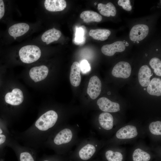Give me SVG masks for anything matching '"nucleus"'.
<instances>
[{
    "label": "nucleus",
    "mask_w": 161,
    "mask_h": 161,
    "mask_svg": "<svg viewBox=\"0 0 161 161\" xmlns=\"http://www.w3.org/2000/svg\"><path fill=\"white\" fill-rule=\"evenodd\" d=\"M131 70V66L129 63L121 61L114 66L112 71V74L116 78H126L130 75Z\"/></svg>",
    "instance_id": "obj_3"
},
{
    "label": "nucleus",
    "mask_w": 161,
    "mask_h": 161,
    "mask_svg": "<svg viewBox=\"0 0 161 161\" xmlns=\"http://www.w3.org/2000/svg\"><path fill=\"white\" fill-rule=\"evenodd\" d=\"M96 151L95 147L93 145L88 144L82 148L79 152L80 158L83 160H87L90 159Z\"/></svg>",
    "instance_id": "obj_22"
},
{
    "label": "nucleus",
    "mask_w": 161,
    "mask_h": 161,
    "mask_svg": "<svg viewBox=\"0 0 161 161\" xmlns=\"http://www.w3.org/2000/svg\"><path fill=\"white\" fill-rule=\"evenodd\" d=\"M80 66V70L84 74L87 73L90 70V64L86 60H83L81 61Z\"/></svg>",
    "instance_id": "obj_27"
},
{
    "label": "nucleus",
    "mask_w": 161,
    "mask_h": 161,
    "mask_svg": "<svg viewBox=\"0 0 161 161\" xmlns=\"http://www.w3.org/2000/svg\"><path fill=\"white\" fill-rule=\"evenodd\" d=\"M136 127L132 125H128L119 129L116 133V136L119 139H130L137 135Z\"/></svg>",
    "instance_id": "obj_12"
},
{
    "label": "nucleus",
    "mask_w": 161,
    "mask_h": 161,
    "mask_svg": "<svg viewBox=\"0 0 161 161\" xmlns=\"http://www.w3.org/2000/svg\"><path fill=\"white\" fill-rule=\"evenodd\" d=\"M61 35V32L55 28L49 29L42 34L41 39L43 41L48 44L58 40Z\"/></svg>",
    "instance_id": "obj_16"
},
{
    "label": "nucleus",
    "mask_w": 161,
    "mask_h": 161,
    "mask_svg": "<svg viewBox=\"0 0 161 161\" xmlns=\"http://www.w3.org/2000/svg\"><path fill=\"white\" fill-rule=\"evenodd\" d=\"M97 104L100 109L105 112H114L120 110V105L118 103L112 102L106 97L99 98Z\"/></svg>",
    "instance_id": "obj_7"
},
{
    "label": "nucleus",
    "mask_w": 161,
    "mask_h": 161,
    "mask_svg": "<svg viewBox=\"0 0 161 161\" xmlns=\"http://www.w3.org/2000/svg\"><path fill=\"white\" fill-rule=\"evenodd\" d=\"M43 161H48V160H44Z\"/></svg>",
    "instance_id": "obj_33"
},
{
    "label": "nucleus",
    "mask_w": 161,
    "mask_h": 161,
    "mask_svg": "<svg viewBox=\"0 0 161 161\" xmlns=\"http://www.w3.org/2000/svg\"><path fill=\"white\" fill-rule=\"evenodd\" d=\"M5 102L10 105L17 106L21 104L24 100L23 93L21 90L13 89L11 92L7 93L4 97Z\"/></svg>",
    "instance_id": "obj_6"
},
{
    "label": "nucleus",
    "mask_w": 161,
    "mask_h": 161,
    "mask_svg": "<svg viewBox=\"0 0 161 161\" xmlns=\"http://www.w3.org/2000/svg\"><path fill=\"white\" fill-rule=\"evenodd\" d=\"M147 91L152 95L159 96L161 95V80L158 78H154L148 86Z\"/></svg>",
    "instance_id": "obj_17"
},
{
    "label": "nucleus",
    "mask_w": 161,
    "mask_h": 161,
    "mask_svg": "<svg viewBox=\"0 0 161 161\" xmlns=\"http://www.w3.org/2000/svg\"><path fill=\"white\" fill-rule=\"evenodd\" d=\"M49 72L48 67L45 65L34 67L30 69L29 75L31 78L35 82L44 79Z\"/></svg>",
    "instance_id": "obj_9"
},
{
    "label": "nucleus",
    "mask_w": 161,
    "mask_h": 161,
    "mask_svg": "<svg viewBox=\"0 0 161 161\" xmlns=\"http://www.w3.org/2000/svg\"><path fill=\"white\" fill-rule=\"evenodd\" d=\"M102 84L100 79L94 75L90 78L87 89V92L92 99L96 98L100 95Z\"/></svg>",
    "instance_id": "obj_5"
},
{
    "label": "nucleus",
    "mask_w": 161,
    "mask_h": 161,
    "mask_svg": "<svg viewBox=\"0 0 161 161\" xmlns=\"http://www.w3.org/2000/svg\"><path fill=\"white\" fill-rule=\"evenodd\" d=\"M110 34L109 30L105 29H92L89 33V35L94 39L101 41L106 40Z\"/></svg>",
    "instance_id": "obj_21"
},
{
    "label": "nucleus",
    "mask_w": 161,
    "mask_h": 161,
    "mask_svg": "<svg viewBox=\"0 0 161 161\" xmlns=\"http://www.w3.org/2000/svg\"><path fill=\"white\" fill-rule=\"evenodd\" d=\"M80 18L86 23L91 22H100L102 19V16L92 10H86L82 12Z\"/></svg>",
    "instance_id": "obj_20"
},
{
    "label": "nucleus",
    "mask_w": 161,
    "mask_h": 161,
    "mask_svg": "<svg viewBox=\"0 0 161 161\" xmlns=\"http://www.w3.org/2000/svg\"><path fill=\"white\" fill-rule=\"evenodd\" d=\"M80 64L77 61L73 62L71 67L70 81L71 84L75 87L79 85L81 80Z\"/></svg>",
    "instance_id": "obj_11"
},
{
    "label": "nucleus",
    "mask_w": 161,
    "mask_h": 161,
    "mask_svg": "<svg viewBox=\"0 0 161 161\" xmlns=\"http://www.w3.org/2000/svg\"><path fill=\"white\" fill-rule=\"evenodd\" d=\"M105 156L108 161H122L123 158V155L120 152H114L111 150L107 151Z\"/></svg>",
    "instance_id": "obj_25"
},
{
    "label": "nucleus",
    "mask_w": 161,
    "mask_h": 161,
    "mask_svg": "<svg viewBox=\"0 0 161 161\" xmlns=\"http://www.w3.org/2000/svg\"><path fill=\"white\" fill-rule=\"evenodd\" d=\"M144 90H146V88H144Z\"/></svg>",
    "instance_id": "obj_34"
},
{
    "label": "nucleus",
    "mask_w": 161,
    "mask_h": 161,
    "mask_svg": "<svg viewBox=\"0 0 161 161\" xmlns=\"http://www.w3.org/2000/svg\"><path fill=\"white\" fill-rule=\"evenodd\" d=\"M7 141L6 135L4 134H0V145L4 143Z\"/></svg>",
    "instance_id": "obj_31"
},
{
    "label": "nucleus",
    "mask_w": 161,
    "mask_h": 161,
    "mask_svg": "<svg viewBox=\"0 0 161 161\" xmlns=\"http://www.w3.org/2000/svg\"><path fill=\"white\" fill-rule=\"evenodd\" d=\"M149 64L151 67L154 69L155 74L158 76H161V61L157 58H154L151 59Z\"/></svg>",
    "instance_id": "obj_24"
},
{
    "label": "nucleus",
    "mask_w": 161,
    "mask_h": 161,
    "mask_svg": "<svg viewBox=\"0 0 161 161\" xmlns=\"http://www.w3.org/2000/svg\"><path fill=\"white\" fill-rule=\"evenodd\" d=\"M9 143L11 148L19 152L20 161H35L32 155L29 151L30 147L21 145L13 138L12 139Z\"/></svg>",
    "instance_id": "obj_2"
},
{
    "label": "nucleus",
    "mask_w": 161,
    "mask_h": 161,
    "mask_svg": "<svg viewBox=\"0 0 161 161\" xmlns=\"http://www.w3.org/2000/svg\"><path fill=\"white\" fill-rule=\"evenodd\" d=\"M83 38V32L82 30L79 29L77 30L75 39L77 41L80 42L82 41Z\"/></svg>",
    "instance_id": "obj_29"
},
{
    "label": "nucleus",
    "mask_w": 161,
    "mask_h": 161,
    "mask_svg": "<svg viewBox=\"0 0 161 161\" xmlns=\"http://www.w3.org/2000/svg\"><path fill=\"white\" fill-rule=\"evenodd\" d=\"M95 5H96V3H95Z\"/></svg>",
    "instance_id": "obj_35"
},
{
    "label": "nucleus",
    "mask_w": 161,
    "mask_h": 161,
    "mask_svg": "<svg viewBox=\"0 0 161 161\" xmlns=\"http://www.w3.org/2000/svg\"><path fill=\"white\" fill-rule=\"evenodd\" d=\"M132 157L133 161H149L151 158L149 154L140 148L135 150Z\"/></svg>",
    "instance_id": "obj_23"
},
{
    "label": "nucleus",
    "mask_w": 161,
    "mask_h": 161,
    "mask_svg": "<svg viewBox=\"0 0 161 161\" xmlns=\"http://www.w3.org/2000/svg\"><path fill=\"white\" fill-rule=\"evenodd\" d=\"M19 55L22 62L30 64L36 61L40 58L41 52L38 46L28 45L23 46L20 49Z\"/></svg>",
    "instance_id": "obj_1"
},
{
    "label": "nucleus",
    "mask_w": 161,
    "mask_h": 161,
    "mask_svg": "<svg viewBox=\"0 0 161 161\" xmlns=\"http://www.w3.org/2000/svg\"><path fill=\"white\" fill-rule=\"evenodd\" d=\"M72 137V131L69 129H65L61 131L54 138V143L56 145H60L70 142Z\"/></svg>",
    "instance_id": "obj_13"
},
{
    "label": "nucleus",
    "mask_w": 161,
    "mask_h": 161,
    "mask_svg": "<svg viewBox=\"0 0 161 161\" xmlns=\"http://www.w3.org/2000/svg\"><path fill=\"white\" fill-rule=\"evenodd\" d=\"M99 121L100 125L105 129L109 130L113 128V117L108 112H104L100 114L99 117Z\"/></svg>",
    "instance_id": "obj_18"
},
{
    "label": "nucleus",
    "mask_w": 161,
    "mask_h": 161,
    "mask_svg": "<svg viewBox=\"0 0 161 161\" xmlns=\"http://www.w3.org/2000/svg\"><path fill=\"white\" fill-rule=\"evenodd\" d=\"M149 32L148 27L144 24H138L134 26L131 29L129 38L132 41H140L147 36Z\"/></svg>",
    "instance_id": "obj_4"
},
{
    "label": "nucleus",
    "mask_w": 161,
    "mask_h": 161,
    "mask_svg": "<svg viewBox=\"0 0 161 161\" xmlns=\"http://www.w3.org/2000/svg\"><path fill=\"white\" fill-rule=\"evenodd\" d=\"M117 3L119 5L126 10L130 11L131 10V6L129 0H119Z\"/></svg>",
    "instance_id": "obj_28"
},
{
    "label": "nucleus",
    "mask_w": 161,
    "mask_h": 161,
    "mask_svg": "<svg viewBox=\"0 0 161 161\" xmlns=\"http://www.w3.org/2000/svg\"><path fill=\"white\" fill-rule=\"evenodd\" d=\"M44 5L46 9L49 11H60L66 7V2L65 0H45Z\"/></svg>",
    "instance_id": "obj_14"
},
{
    "label": "nucleus",
    "mask_w": 161,
    "mask_h": 161,
    "mask_svg": "<svg viewBox=\"0 0 161 161\" xmlns=\"http://www.w3.org/2000/svg\"><path fill=\"white\" fill-rule=\"evenodd\" d=\"M153 74H151V71L146 65L142 66L139 69L138 78L140 85L143 87L148 86L150 80V78Z\"/></svg>",
    "instance_id": "obj_15"
},
{
    "label": "nucleus",
    "mask_w": 161,
    "mask_h": 161,
    "mask_svg": "<svg viewBox=\"0 0 161 161\" xmlns=\"http://www.w3.org/2000/svg\"><path fill=\"white\" fill-rule=\"evenodd\" d=\"M4 13L5 8L3 1L0 0V20L3 17Z\"/></svg>",
    "instance_id": "obj_30"
},
{
    "label": "nucleus",
    "mask_w": 161,
    "mask_h": 161,
    "mask_svg": "<svg viewBox=\"0 0 161 161\" xmlns=\"http://www.w3.org/2000/svg\"><path fill=\"white\" fill-rule=\"evenodd\" d=\"M3 130L0 127V134H3Z\"/></svg>",
    "instance_id": "obj_32"
},
{
    "label": "nucleus",
    "mask_w": 161,
    "mask_h": 161,
    "mask_svg": "<svg viewBox=\"0 0 161 161\" xmlns=\"http://www.w3.org/2000/svg\"><path fill=\"white\" fill-rule=\"evenodd\" d=\"M149 129L150 132L153 134L156 135H161V121H157L151 123L149 126Z\"/></svg>",
    "instance_id": "obj_26"
},
{
    "label": "nucleus",
    "mask_w": 161,
    "mask_h": 161,
    "mask_svg": "<svg viewBox=\"0 0 161 161\" xmlns=\"http://www.w3.org/2000/svg\"><path fill=\"white\" fill-rule=\"evenodd\" d=\"M126 49V46L123 41H118L112 44L103 46L101 49L102 52L108 56H112L116 52H122Z\"/></svg>",
    "instance_id": "obj_8"
},
{
    "label": "nucleus",
    "mask_w": 161,
    "mask_h": 161,
    "mask_svg": "<svg viewBox=\"0 0 161 161\" xmlns=\"http://www.w3.org/2000/svg\"><path fill=\"white\" fill-rule=\"evenodd\" d=\"M97 9L100 13L105 16H114L116 13V10L115 6L111 2L106 4L99 3L98 4Z\"/></svg>",
    "instance_id": "obj_19"
},
{
    "label": "nucleus",
    "mask_w": 161,
    "mask_h": 161,
    "mask_svg": "<svg viewBox=\"0 0 161 161\" xmlns=\"http://www.w3.org/2000/svg\"><path fill=\"white\" fill-rule=\"evenodd\" d=\"M29 24L25 23H19L14 24L8 29L9 35L16 39L17 37L21 36L27 33L30 29Z\"/></svg>",
    "instance_id": "obj_10"
},
{
    "label": "nucleus",
    "mask_w": 161,
    "mask_h": 161,
    "mask_svg": "<svg viewBox=\"0 0 161 161\" xmlns=\"http://www.w3.org/2000/svg\"><path fill=\"white\" fill-rule=\"evenodd\" d=\"M96 146H97V145H96Z\"/></svg>",
    "instance_id": "obj_36"
}]
</instances>
